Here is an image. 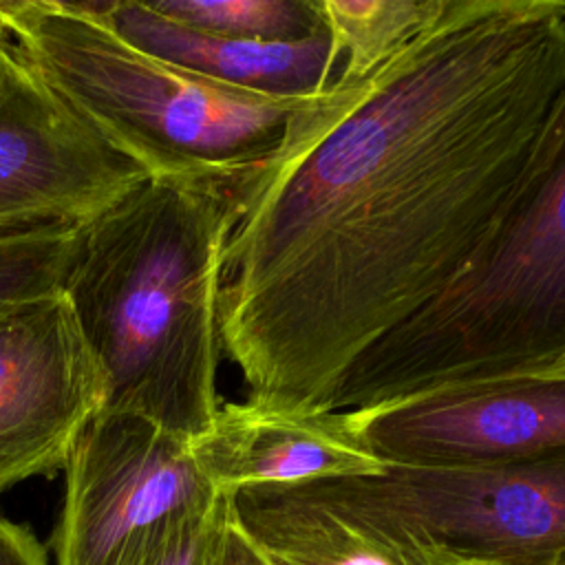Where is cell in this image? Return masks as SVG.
<instances>
[{
	"mask_svg": "<svg viewBox=\"0 0 565 565\" xmlns=\"http://www.w3.org/2000/svg\"><path fill=\"white\" fill-rule=\"evenodd\" d=\"M565 90V0H448L322 104L247 196L221 344L247 402L329 413L349 369L461 271Z\"/></svg>",
	"mask_w": 565,
	"mask_h": 565,
	"instance_id": "obj_1",
	"label": "cell"
},
{
	"mask_svg": "<svg viewBox=\"0 0 565 565\" xmlns=\"http://www.w3.org/2000/svg\"><path fill=\"white\" fill-rule=\"evenodd\" d=\"M245 201L212 185L143 179L71 238L60 291L97 364L99 413L194 441L221 402V282Z\"/></svg>",
	"mask_w": 565,
	"mask_h": 565,
	"instance_id": "obj_2",
	"label": "cell"
},
{
	"mask_svg": "<svg viewBox=\"0 0 565 565\" xmlns=\"http://www.w3.org/2000/svg\"><path fill=\"white\" fill-rule=\"evenodd\" d=\"M0 26L148 179L212 185L243 201L327 95L278 97L210 79L130 46L75 2L0 0Z\"/></svg>",
	"mask_w": 565,
	"mask_h": 565,
	"instance_id": "obj_3",
	"label": "cell"
},
{
	"mask_svg": "<svg viewBox=\"0 0 565 565\" xmlns=\"http://www.w3.org/2000/svg\"><path fill=\"white\" fill-rule=\"evenodd\" d=\"M565 360V90L536 150L461 271L366 351L329 413Z\"/></svg>",
	"mask_w": 565,
	"mask_h": 565,
	"instance_id": "obj_4",
	"label": "cell"
},
{
	"mask_svg": "<svg viewBox=\"0 0 565 565\" xmlns=\"http://www.w3.org/2000/svg\"><path fill=\"white\" fill-rule=\"evenodd\" d=\"M424 565H565V450L296 483Z\"/></svg>",
	"mask_w": 565,
	"mask_h": 565,
	"instance_id": "obj_5",
	"label": "cell"
},
{
	"mask_svg": "<svg viewBox=\"0 0 565 565\" xmlns=\"http://www.w3.org/2000/svg\"><path fill=\"white\" fill-rule=\"evenodd\" d=\"M221 494L192 441L139 415L99 413L64 466L57 565H119L148 532L212 508Z\"/></svg>",
	"mask_w": 565,
	"mask_h": 565,
	"instance_id": "obj_6",
	"label": "cell"
},
{
	"mask_svg": "<svg viewBox=\"0 0 565 565\" xmlns=\"http://www.w3.org/2000/svg\"><path fill=\"white\" fill-rule=\"evenodd\" d=\"M382 463L483 466L565 450V360L338 411Z\"/></svg>",
	"mask_w": 565,
	"mask_h": 565,
	"instance_id": "obj_7",
	"label": "cell"
},
{
	"mask_svg": "<svg viewBox=\"0 0 565 565\" xmlns=\"http://www.w3.org/2000/svg\"><path fill=\"white\" fill-rule=\"evenodd\" d=\"M143 179L15 51L0 86V241L77 232Z\"/></svg>",
	"mask_w": 565,
	"mask_h": 565,
	"instance_id": "obj_8",
	"label": "cell"
},
{
	"mask_svg": "<svg viewBox=\"0 0 565 565\" xmlns=\"http://www.w3.org/2000/svg\"><path fill=\"white\" fill-rule=\"evenodd\" d=\"M97 364L60 289L0 316V494L64 470L99 415Z\"/></svg>",
	"mask_w": 565,
	"mask_h": 565,
	"instance_id": "obj_9",
	"label": "cell"
},
{
	"mask_svg": "<svg viewBox=\"0 0 565 565\" xmlns=\"http://www.w3.org/2000/svg\"><path fill=\"white\" fill-rule=\"evenodd\" d=\"M192 452L218 492L373 475L384 468L349 430L342 413L300 417L252 402L223 404L210 430L192 441Z\"/></svg>",
	"mask_w": 565,
	"mask_h": 565,
	"instance_id": "obj_10",
	"label": "cell"
},
{
	"mask_svg": "<svg viewBox=\"0 0 565 565\" xmlns=\"http://www.w3.org/2000/svg\"><path fill=\"white\" fill-rule=\"evenodd\" d=\"M75 7L104 22L130 46L238 88L278 97H313L335 79L340 53L329 31L302 42H247L170 22L143 0H88Z\"/></svg>",
	"mask_w": 565,
	"mask_h": 565,
	"instance_id": "obj_11",
	"label": "cell"
},
{
	"mask_svg": "<svg viewBox=\"0 0 565 565\" xmlns=\"http://www.w3.org/2000/svg\"><path fill=\"white\" fill-rule=\"evenodd\" d=\"M227 510L267 565H424L358 519L294 486L225 492Z\"/></svg>",
	"mask_w": 565,
	"mask_h": 565,
	"instance_id": "obj_12",
	"label": "cell"
},
{
	"mask_svg": "<svg viewBox=\"0 0 565 565\" xmlns=\"http://www.w3.org/2000/svg\"><path fill=\"white\" fill-rule=\"evenodd\" d=\"M448 0H320L327 29L344 66L335 75L358 82L433 24Z\"/></svg>",
	"mask_w": 565,
	"mask_h": 565,
	"instance_id": "obj_13",
	"label": "cell"
},
{
	"mask_svg": "<svg viewBox=\"0 0 565 565\" xmlns=\"http://www.w3.org/2000/svg\"><path fill=\"white\" fill-rule=\"evenodd\" d=\"M148 7L181 26L247 42H302L327 33L320 0H157Z\"/></svg>",
	"mask_w": 565,
	"mask_h": 565,
	"instance_id": "obj_14",
	"label": "cell"
},
{
	"mask_svg": "<svg viewBox=\"0 0 565 565\" xmlns=\"http://www.w3.org/2000/svg\"><path fill=\"white\" fill-rule=\"evenodd\" d=\"M73 234L0 241V316L60 287Z\"/></svg>",
	"mask_w": 565,
	"mask_h": 565,
	"instance_id": "obj_15",
	"label": "cell"
},
{
	"mask_svg": "<svg viewBox=\"0 0 565 565\" xmlns=\"http://www.w3.org/2000/svg\"><path fill=\"white\" fill-rule=\"evenodd\" d=\"M223 497L207 510L174 516L148 532L124 554L119 565H205Z\"/></svg>",
	"mask_w": 565,
	"mask_h": 565,
	"instance_id": "obj_16",
	"label": "cell"
},
{
	"mask_svg": "<svg viewBox=\"0 0 565 565\" xmlns=\"http://www.w3.org/2000/svg\"><path fill=\"white\" fill-rule=\"evenodd\" d=\"M205 565H267L260 552L234 523L227 510V497H223V508L210 539Z\"/></svg>",
	"mask_w": 565,
	"mask_h": 565,
	"instance_id": "obj_17",
	"label": "cell"
},
{
	"mask_svg": "<svg viewBox=\"0 0 565 565\" xmlns=\"http://www.w3.org/2000/svg\"><path fill=\"white\" fill-rule=\"evenodd\" d=\"M0 565H49V558L26 527L0 516Z\"/></svg>",
	"mask_w": 565,
	"mask_h": 565,
	"instance_id": "obj_18",
	"label": "cell"
},
{
	"mask_svg": "<svg viewBox=\"0 0 565 565\" xmlns=\"http://www.w3.org/2000/svg\"><path fill=\"white\" fill-rule=\"evenodd\" d=\"M13 60H15V46L9 40V35L4 33V29L0 26V86H2V82L9 73V68H11Z\"/></svg>",
	"mask_w": 565,
	"mask_h": 565,
	"instance_id": "obj_19",
	"label": "cell"
}]
</instances>
